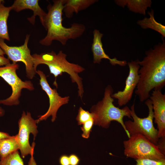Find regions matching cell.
Segmentation results:
<instances>
[{
	"label": "cell",
	"mask_w": 165,
	"mask_h": 165,
	"mask_svg": "<svg viewBox=\"0 0 165 165\" xmlns=\"http://www.w3.org/2000/svg\"><path fill=\"white\" fill-rule=\"evenodd\" d=\"M142 61L136 60L141 66L139 79L135 91L141 102L148 99L152 90H161L165 85V42H159L145 52Z\"/></svg>",
	"instance_id": "6da1fadb"
},
{
	"label": "cell",
	"mask_w": 165,
	"mask_h": 165,
	"mask_svg": "<svg viewBox=\"0 0 165 165\" xmlns=\"http://www.w3.org/2000/svg\"><path fill=\"white\" fill-rule=\"evenodd\" d=\"M53 2V4H50L47 6L48 12L42 25L47 31V34L39 43L49 46L53 41L56 40L65 45L69 40L75 39L82 35L86 30V27L78 23H73L69 28L64 26L62 16L64 0H54Z\"/></svg>",
	"instance_id": "7a4b0ae2"
},
{
	"label": "cell",
	"mask_w": 165,
	"mask_h": 165,
	"mask_svg": "<svg viewBox=\"0 0 165 165\" xmlns=\"http://www.w3.org/2000/svg\"><path fill=\"white\" fill-rule=\"evenodd\" d=\"M113 92L112 86L108 85L105 89L102 100L92 106L90 111L94 115V124L108 128L112 121H116L121 124L129 138L130 136L126 129L123 119L125 116L132 118L130 109L127 106L121 109L115 106L113 103L114 99L112 97Z\"/></svg>",
	"instance_id": "3957f363"
},
{
	"label": "cell",
	"mask_w": 165,
	"mask_h": 165,
	"mask_svg": "<svg viewBox=\"0 0 165 165\" xmlns=\"http://www.w3.org/2000/svg\"><path fill=\"white\" fill-rule=\"evenodd\" d=\"M67 55L60 50L57 54L53 51L44 53L42 56L40 63L49 67L50 73L55 78L53 84L57 87L56 81L57 77L65 72L69 74L72 82H75L78 86V95L81 99L84 93L82 81V79L79 73L83 72L85 69L79 65L68 62L66 59Z\"/></svg>",
	"instance_id": "277c9868"
},
{
	"label": "cell",
	"mask_w": 165,
	"mask_h": 165,
	"mask_svg": "<svg viewBox=\"0 0 165 165\" xmlns=\"http://www.w3.org/2000/svg\"><path fill=\"white\" fill-rule=\"evenodd\" d=\"M124 154L127 158L148 159L158 161H165V156L157 145L140 134L132 135L123 142Z\"/></svg>",
	"instance_id": "5b68a950"
},
{
	"label": "cell",
	"mask_w": 165,
	"mask_h": 165,
	"mask_svg": "<svg viewBox=\"0 0 165 165\" xmlns=\"http://www.w3.org/2000/svg\"><path fill=\"white\" fill-rule=\"evenodd\" d=\"M145 104L148 110V116L141 118L136 115L134 108V102L130 108L131 117L133 121L130 120L124 122V125L130 136L132 135L140 134L156 145L159 140L158 130L153 124L154 119L152 104L149 99L145 101Z\"/></svg>",
	"instance_id": "8992f818"
},
{
	"label": "cell",
	"mask_w": 165,
	"mask_h": 165,
	"mask_svg": "<svg viewBox=\"0 0 165 165\" xmlns=\"http://www.w3.org/2000/svg\"><path fill=\"white\" fill-rule=\"evenodd\" d=\"M19 68L18 64L13 63L0 67V77L11 86L12 90L10 96L6 99L0 100V104L7 106L18 105L20 103L19 98L22 89H26L30 91L34 89L31 81H23L18 76L16 71Z\"/></svg>",
	"instance_id": "52a82bcc"
},
{
	"label": "cell",
	"mask_w": 165,
	"mask_h": 165,
	"mask_svg": "<svg viewBox=\"0 0 165 165\" xmlns=\"http://www.w3.org/2000/svg\"><path fill=\"white\" fill-rule=\"evenodd\" d=\"M36 120L33 119L31 113L23 111L18 121L19 131L16 135L21 157L24 158L28 155H31L34 151L35 143L34 141L31 146L29 142L30 134L33 136L34 141L36 137L38 131Z\"/></svg>",
	"instance_id": "ba28073f"
},
{
	"label": "cell",
	"mask_w": 165,
	"mask_h": 165,
	"mask_svg": "<svg viewBox=\"0 0 165 165\" xmlns=\"http://www.w3.org/2000/svg\"><path fill=\"white\" fill-rule=\"evenodd\" d=\"M30 36L29 35H26L24 44L18 46H9L4 40L0 38V47L13 63L21 61L24 64L26 76L31 79L35 75L37 70L34 68V59L28 47Z\"/></svg>",
	"instance_id": "9c48e42d"
},
{
	"label": "cell",
	"mask_w": 165,
	"mask_h": 165,
	"mask_svg": "<svg viewBox=\"0 0 165 165\" xmlns=\"http://www.w3.org/2000/svg\"><path fill=\"white\" fill-rule=\"evenodd\" d=\"M36 73L40 76L39 84L42 90L46 93L49 100L50 105L48 110L44 115L40 116L36 120L37 123L46 120L50 116L51 121L54 122L57 118V113L59 108L62 105L68 103L69 97L60 96L55 89H52L50 86L44 72L40 70H37Z\"/></svg>",
	"instance_id": "30bf717a"
},
{
	"label": "cell",
	"mask_w": 165,
	"mask_h": 165,
	"mask_svg": "<svg viewBox=\"0 0 165 165\" xmlns=\"http://www.w3.org/2000/svg\"><path fill=\"white\" fill-rule=\"evenodd\" d=\"M127 64L129 71L126 80L125 88L123 90L119 91L112 95V98L117 99L118 104L119 106L126 105L130 100L139 79L138 71L140 66L136 61L132 60Z\"/></svg>",
	"instance_id": "8fae6325"
},
{
	"label": "cell",
	"mask_w": 165,
	"mask_h": 165,
	"mask_svg": "<svg viewBox=\"0 0 165 165\" xmlns=\"http://www.w3.org/2000/svg\"><path fill=\"white\" fill-rule=\"evenodd\" d=\"M149 99L152 104L154 122L157 125L159 138L165 137V94L154 90Z\"/></svg>",
	"instance_id": "7c38bea8"
},
{
	"label": "cell",
	"mask_w": 165,
	"mask_h": 165,
	"mask_svg": "<svg viewBox=\"0 0 165 165\" xmlns=\"http://www.w3.org/2000/svg\"><path fill=\"white\" fill-rule=\"evenodd\" d=\"M93 38L91 46V50L93 56V62L95 64H100L103 59H108L112 65L118 64L122 66H125L127 63L126 61H120L116 57L110 58L105 53L103 47L101 38L103 34L99 30L95 29L93 32Z\"/></svg>",
	"instance_id": "4fadbf2b"
},
{
	"label": "cell",
	"mask_w": 165,
	"mask_h": 165,
	"mask_svg": "<svg viewBox=\"0 0 165 165\" xmlns=\"http://www.w3.org/2000/svg\"><path fill=\"white\" fill-rule=\"evenodd\" d=\"M38 2V0H16L10 6L11 10L18 12L25 9H30L33 12V15L27 18L28 21L34 25L35 17L36 16H38L43 25L47 13L41 8Z\"/></svg>",
	"instance_id": "5bb4252c"
},
{
	"label": "cell",
	"mask_w": 165,
	"mask_h": 165,
	"mask_svg": "<svg viewBox=\"0 0 165 165\" xmlns=\"http://www.w3.org/2000/svg\"><path fill=\"white\" fill-rule=\"evenodd\" d=\"M97 0H64L63 12L66 17L72 18L74 13L85 10L95 2Z\"/></svg>",
	"instance_id": "9a60e30c"
},
{
	"label": "cell",
	"mask_w": 165,
	"mask_h": 165,
	"mask_svg": "<svg viewBox=\"0 0 165 165\" xmlns=\"http://www.w3.org/2000/svg\"><path fill=\"white\" fill-rule=\"evenodd\" d=\"M115 2L118 6L124 7L127 6L129 10L135 13L145 15L148 7H151V0H116Z\"/></svg>",
	"instance_id": "2e32d148"
},
{
	"label": "cell",
	"mask_w": 165,
	"mask_h": 165,
	"mask_svg": "<svg viewBox=\"0 0 165 165\" xmlns=\"http://www.w3.org/2000/svg\"><path fill=\"white\" fill-rule=\"evenodd\" d=\"M19 150L16 135L10 136L0 140V159Z\"/></svg>",
	"instance_id": "e0dca14e"
},
{
	"label": "cell",
	"mask_w": 165,
	"mask_h": 165,
	"mask_svg": "<svg viewBox=\"0 0 165 165\" xmlns=\"http://www.w3.org/2000/svg\"><path fill=\"white\" fill-rule=\"evenodd\" d=\"M149 18L145 17L142 20L138 21L137 24L144 29L150 28L161 34L163 38L165 37V26L157 22L154 17V11L152 9L148 12Z\"/></svg>",
	"instance_id": "ac0fdd59"
},
{
	"label": "cell",
	"mask_w": 165,
	"mask_h": 165,
	"mask_svg": "<svg viewBox=\"0 0 165 165\" xmlns=\"http://www.w3.org/2000/svg\"><path fill=\"white\" fill-rule=\"evenodd\" d=\"M4 1L0 0V38L10 41L7 21L11 10L10 6L4 5Z\"/></svg>",
	"instance_id": "d6986e66"
},
{
	"label": "cell",
	"mask_w": 165,
	"mask_h": 165,
	"mask_svg": "<svg viewBox=\"0 0 165 165\" xmlns=\"http://www.w3.org/2000/svg\"><path fill=\"white\" fill-rule=\"evenodd\" d=\"M0 165H24L18 150L0 160Z\"/></svg>",
	"instance_id": "ffe728a7"
},
{
	"label": "cell",
	"mask_w": 165,
	"mask_h": 165,
	"mask_svg": "<svg viewBox=\"0 0 165 165\" xmlns=\"http://www.w3.org/2000/svg\"><path fill=\"white\" fill-rule=\"evenodd\" d=\"M91 118L94 119V115L92 113L84 110L81 107L79 108L76 118L79 125L83 124Z\"/></svg>",
	"instance_id": "44dd1931"
},
{
	"label": "cell",
	"mask_w": 165,
	"mask_h": 165,
	"mask_svg": "<svg viewBox=\"0 0 165 165\" xmlns=\"http://www.w3.org/2000/svg\"><path fill=\"white\" fill-rule=\"evenodd\" d=\"M94 124V120L93 118L90 119L83 124L81 128L82 131V136L83 138L87 139L89 137Z\"/></svg>",
	"instance_id": "7402d4cb"
},
{
	"label": "cell",
	"mask_w": 165,
	"mask_h": 165,
	"mask_svg": "<svg viewBox=\"0 0 165 165\" xmlns=\"http://www.w3.org/2000/svg\"><path fill=\"white\" fill-rule=\"evenodd\" d=\"M135 160V165H165V161H158L148 159H138Z\"/></svg>",
	"instance_id": "603a6c76"
},
{
	"label": "cell",
	"mask_w": 165,
	"mask_h": 165,
	"mask_svg": "<svg viewBox=\"0 0 165 165\" xmlns=\"http://www.w3.org/2000/svg\"><path fill=\"white\" fill-rule=\"evenodd\" d=\"M156 145L160 152L165 156V137L159 138Z\"/></svg>",
	"instance_id": "cb8c5ba5"
},
{
	"label": "cell",
	"mask_w": 165,
	"mask_h": 165,
	"mask_svg": "<svg viewBox=\"0 0 165 165\" xmlns=\"http://www.w3.org/2000/svg\"><path fill=\"white\" fill-rule=\"evenodd\" d=\"M70 165H79L80 160L76 155L72 154L69 156Z\"/></svg>",
	"instance_id": "d4e9b609"
},
{
	"label": "cell",
	"mask_w": 165,
	"mask_h": 165,
	"mask_svg": "<svg viewBox=\"0 0 165 165\" xmlns=\"http://www.w3.org/2000/svg\"><path fill=\"white\" fill-rule=\"evenodd\" d=\"M60 165H70L69 156L66 155L61 156L59 159Z\"/></svg>",
	"instance_id": "484cf974"
},
{
	"label": "cell",
	"mask_w": 165,
	"mask_h": 165,
	"mask_svg": "<svg viewBox=\"0 0 165 165\" xmlns=\"http://www.w3.org/2000/svg\"><path fill=\"white\" fill-rule=\"evenodd\" d=\"M10 64V61L8 58L0 55V66L7 65Z\"/></svg>",
	"instance_id": "4316f807"
},
{
	"label": "cell",
	"mask_w": 165,
	"mask_h": 165,
	"mask_svg": "<svg viewBox=\"0 0 165 165\" xmlns=\"http://www.w3.org/2000/svg\"><path fill=\"white\" fill-rule=\"evenodd\" d=\"M34 152V151L32 152L31 155V157L28 162V165H37L36 163L33 156Z\"/></svg>",
	"instance_id": "83f0119b"
},
{
	"label": "cell",
	"mask_w": 165,
	"mask_h": 165,
	"mask_svg": "<svg viewBox=\"0 0 165 165\" xmlns=\"http://www.w3.org/2000/svg\"><path fill=\"white\" fill-rule=\"evenodd\" d=\"M10 135L8 133L6 132L0 131V140L2 139L8 137Z\"/></svg>",
	"instance_id": "f1b7e54d"
},
{
	"label": "cell",
	"mask_w": 165,
	"mask_h": 165,
	"mask_svg": "<svg viewBox=\"0 0 165 165\" xmlns=\"http://www.w3.org/2000/svg\"><path fill=\"white\" fill-rule=\"evenodd\" d=\"M5 113L4 110L0 106V117L3 116Z\"/></svg>",
	"instance_id": "f546056e"
},
{
	"label": "cell",
	"mask_w": 165,
	"mask_h": 165,
	"mask_svg": "<svg viewBox=\"0 0 165 165\" xmlns=\"http://www.w3.org/2000/svg\"><path fill=\"white\" fill-rule=\"evenodd\" d=\"M4 54H5V53H4L3 51L0 47V55L4 56Z\"/></svg>",
	"instance_id": "4dcf8cb0"
}]
</instances>
